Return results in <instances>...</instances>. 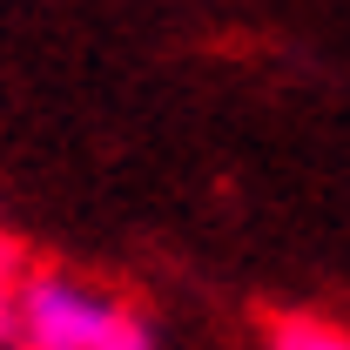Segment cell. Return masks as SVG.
<instances>
[{
    "mask_svg": "<svg viewBox=\"0 0 350 350\" xmlns=\"http://www.w3.org/2000/svg\"><path fill=\"white\" fill-rule=\"evenodd\" d=\"M269 350H350V330L323 323V317H276Z\"/></svg>",
    "mask_w": 350,
    "mask_h": 350,
    "instance_id": "3957f363",
    "label": "cell"
},
{
    "mask_svg": "<svg viewBox=\"0 0 350 350\" xmlns=\"http://www.w3.org/2000/svg\"><path fill=\"white\" fill-rule=\"evenodd\" d=\"M14 337L21 350H155L148 317L81 269H34Z\"/></svg>",
    "mask_w": 350,
    "mask_h": 350,
    "instance_id": "6da1fadb",
    "label": "cell"
},
{
    "mask_svg": "<svg viewBox=\"0 0 350 350\" xmlns=\"http://www.w3.org/2000/svg\"><path fill=\"white\" fill-rule=\"evenodd\" d=\"M27 276H34L27 250H21L14 236H0V337H14V323H21V304H27Z\"/></svg>",
    "mask_w": 350,
    "mask_h": 350,
    "instance_id": "7a4b0ae2",
    "label": "cell"
},
{
    "mask_svg": "<svg viewBox=\"0 0 350 350\" xmlns=\"http://www.w3.org/2000/svg\"><path fill=\"white\" fill-rule=\"evenodd\" d=\"M0 350H21V337H0Z\"/></svg>",
    "mask_w": 350,
    "mask_h": 350,
    "instance_id": "277c9868",
    "label": "cell"
}]
</instances>
